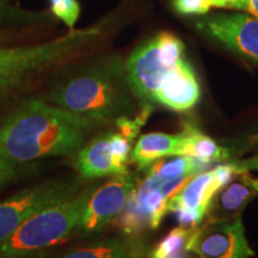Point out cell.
Instances as JSON below:
<instances>
[{"mask_svg":"<svg viewBox=\"0 0 258 258\" xmlns=\"http://www.w3.org/2000/svg\"><path fill=\"white\" fill-rule=\"evenodd\" d=\"M146 171V176L135 186L121 217L116 221L124 233L140 234L145 230L159 227L161 220L169 213L171 200L194 177L163 176Z\"/></svg>","mask_w":258,"mask_h":258,"instance_id":"8992f818","label":"cell"},{"mask_svg":"<svg viewBox=\"0 0 258 258\" xmlns=\"http://www.w3.org/2000/svg\"><path fill=\"white\" fill-rule=\"evenodd\" d=\"M250 166L249 163H232L198 173L173 196L169 212L175 213L182 226L198 227L207 218L209 206L218 190L230 182L234 175L247 171Z\"/></svg>","mask_w":258,"mask_h":258,"instance_id":"ba28073f","label":"cell"},{"mask_svg":"<svg viewBox=\"0 0 258 258\" xmlns=\"http://www.w3.org/2000/svg\"><path fill=\"white\" fill-rule=\"evenodd\" d=\"M44 101L106 127L134 117L141 104L129 85L125 61L101 57L77 64L51 84Z\"/></svg>","mask_w":258,"mask_h":258,"instance_id":"7a4b0ae2","label":"cell"},{"mask_svg":"<svg viewBox=\"0 0 258 258\" xmlns=\"http://www.w3.org/2000/svg\"><path fill=\"white\" fill-rule=\"evenodd\" d=\"M186 250L198 258H251L254 256L245 235L241 217L205 220L194 227Z\"/></svg>","mask_w":258,"mask_h":258,"instance_id":"8fae6325","label":"cell"},{"mask_svg":"<svg viewBox=\"0 0 258 258\" xmlns=\"http://www.w3.org/2000/svg\"><path fill=\"white\" fill-rule=\"evenodd\" d=\"M212 8L234 9V10H249V0H208Z\"/></svg>","mask_w":258,"mask_h":258,"instance_id":"603a6c76","label":"cell"},{"mask_svg":"<svg viewBox=\"0 0 258 258\" xmlns=\"http://www.w3.org/2000/svg\"><path fill=\"white\" fill-rule=\"evenodd\" d=\"M185 57L184 43L171 32L161 31L140 44L125 61L129 85L139 102L154 105L160 85Z\"/></svg>","mask_w":258,"mask_h":258,"instance_id":"5b68a950","label":"cell"},{"mask_svg":"<svg viewBox=\"0 0 258 258\" xmlns=\"http://www.w3.org/2000/svg\"><path fill=\"white\" fill-rule=\"evenodd\" d=\"M91 188L32 215L0 243V258H35L77 234Z\"/></svg>","mask_w":258,"mask_h":258,"instance_id":"3957f363","label":"cell"},{"mask_svg":"<svg viewBox=\"0 0 258 258\" xmlns=\"http://www.w3.org/2000/svg\"><path fill=\"white\" fill-rule=\"evenodd\" d=\"M53 16L47 11H29L10 4L9 0H0V28H30L49 24Z\"/></svg>","mask_w":258,"mask_h":258,"instance_id":"ac0fdd59","label":"cell"},{"mask_svg":"<svg viewBox=\"0 0 258 258\" xmlns=\"http://www.w3.org/2000/svg\"><path fill=\"white\" fill-rule=\"evenodd\" d=\"M199 31L238 55L258 62V18L244 14H215L200 18Z\"/></svg>","mask_w":258,"mask_h":258,"instance_id":"7c38bea8","label":"cell"},{"mask_svg":"<svg viewBox=\"0 0 258 258\" xmlns=\"http://www.w3.org/2000/svg\"><path fill=\"white\" fill-rule=\"evenodd\" d=\"M192 230L194 227L182 225L175 227L151 247L146 258H191V252L186 250V244Z\"/></svg>","mask_w":258,"mask_h":258,"instance_id":"d6986e66","label":"cell"},{"mask_svg":"<svg viewBox=\"0 0 258 258\" xmlns=\"http://www.w3.org/2000/svg\"><path fill=\"white\" fill-rule=\"evenodd\" d=\"M188 139L184 127L177 134L148 133L139 138L131 153V161L139 169L146 170L156 161L167 157L183 156Z\"/></svg>","mask_w":258,"mask_h":258,"instance_id":"2e32d148","label":"cell"},{"mask_svg":"<svg viewBox=\"0 0 258 258\" xmlns=\"http://www.w3.org/2000/svg\"><path fill=\"white\" fill-rule=\"evenodd\" d=\"M151 246L140 234H120L95 240L59 258H146Z\"/></svg>","mask_w":258,"mask_h":258,"instance_id":"9a60e30c","label":"cell"},{"mask_svg":"<svg viewBox=\"0 0 258 258\" xmlns=\"http://www.w3.org/2000/svg\"><path fill=\"white\" fill-rule=\"evenodd\" d=\"M38 164H21L0 157V189L14 180L24 178L37 172Z\"/></svg>","mask_w":258,"mask_h":258,"instance_id":"ffe728a7","label":"cell"},{"mask_svg":"<svg viewBox=\"0 0 258 258\" xmlns=\"http://www.w3.org/2000/svg\"><path fill=\"white\" fill-rule=\"evenodd\" d=\"M258 196V178L249 171L237 173L218 190L209 206L206 220H225L241 217L246 206Z\"/></svg>","mask_w":258,"mask_h":258,"instance_id":"4fadbf2b","label":"cell"},{"mask_svg":"<svg viewBox=\"0 0 258 258\" xmlns=\"http://www.w3.org/2000/svg\"><path fill=\"white\" fill-rule=\"evenodd\" d=\"M98 28L69 31L62 36L32 46L0 47V92L21 85L30 77L56 66L92 43Z\"/></svg>","mask_w":258,"mask_h":258,"instance_id":"277c9868","label":"cell"},{"mask_svg":"<svg viewBox=\"0 0 258 258\" xmlns=\"http://www.w3.org/2000/svg\"><path fill=\"white\" fill-rule=\"evenodd\" d=\"M50 12L72 31L78 22L80 4L78 0H50Z\"/></svg>","mask_w":258,"mask_h":258,"instance_id":"44dd1931","label":"cell"},{"mask_svg":"<svg viewBox=\"0 0 258 258\" xmlns=\"http://www.w3.org/2000/svg\"><path fill=\"white\" fill-rule=\"evenodd\" d=\"M102 128L44 99H28L0 120V157L30 164L73 156Z\"/></svg>","mask_w":258,"mask_h":258,"instance_id":"6da1fadb","label":"cell"},{"mask_svg":"<svg viewBox=\"0 0 258 258\" xmlns=\"http://www.w3.org/2000/svg\"><path fill=\"white\" fill-rule=\"evenodd\" d=\"M200 96L201 89L198 77L185 57L161 84L153 103L173 111L183 112L198 104Z\"/></svg>","mask_w":258,"mask_h":258,"instance_id":"5bb4252c","label":"cell"},{"mask_svg":"<svg viewBox=\"0 0 258 258\" xmlns=\"http://www.w3.org/2000/svg\"><path fill=\"white\" fill-rule=\"evenodd\" d=\"M173 8L182 15H206L212 5L208 0H173Z\"/></svg>","mask_w":258,"mask_h":258,"instance_id":"7402d4cb","label":"cell"},{"mask_svg":"<svg viewBox=\"0 0 258 258\" xmlns=\"http://www.w3.org/2000/svg\"><path fill=\"white\" fill-rule=\"evenodd\" d=\"M139 180L133 173L109 177L99 185H92L84 208L77 234L93 238L116 224Z\"/></svg>","mask_w":258,"mask_h":258,"instance_id":"9c48e42d","label":"cell"},{"mask_svg":"<svg viewBox=\"0 0 258 258\" xmlns=\"http://www.w3.org/2000/svg\"><path fill=\"white\" fill-rule=\"evenodd\" d=\"M185 129L188 132V139L183 156L191 157L206 166L230 158V151L227 148L221 147L191 123H186Z\"/></svg>","mask_w":258,"mask_h":258,"instance_id":"e0dca14e","label":"cell"},{"mask_svg":"<svg viewBox=\"0 0 258 258\" xmlns=\"http://www.w3.org/2000/svg\"><path fill=\"white\" fill-rule=\"evenodd\" d=\"M82 186L71 178L43 180L22 189L0 202V243L8 239L32 215L77 195Z\"/></svg>","mask_w":258,"mask_h":258,"instance_id":"52a82bcc","label":"cell"},{"mask_svg":"<svg viewBox=\"0 0 258 258\" xmlns=\"http://www.w3.org/2000/svg\"><path fill=\"white\" fill-rule=\"evenodd\" d=\"M132 145L118 131L103 132L73 154L74 169L85 179L123 175L128 172Z\"/></svg>","mask_w":258,"mask_h":258,"instance_id":"30bf717a","label":"cell"},{"mask_svg":"<svg viewBox=\"0 0 258 258\" xmlns=\"http://www.w3.org/2000/svg\"><path fill=\"white\" fill-rule=\"evenodd\" d=\"M247 11L258 18V0H249V10Z\"/></svg>","mask_w":258,"mask_h":258,"instance_id":"cb8c5ba5","label":"cell"}]
</instances>
